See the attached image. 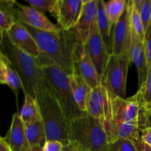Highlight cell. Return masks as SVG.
I'll list each match as a JSON object with an SVG mask.
<instances>
[{"label": "cell", "mask_w": 151, "mask_h": 151, "mask_svg": "<svg viewBox=\"0 0 151 151\" xmlns=\"http://www.w3.org/2000/svg\"><path fill=\"white\" fill-rule=\"evenodd\" d=\"M23 24V23H22ZM33 36L41 50L68 75L73 73V50L78 41L69 31L60 29L48 32L36 29L23 24Z\"/></svg>", "instance_id": "6da1fadb"}, {"label": "cell", "mask_w": 151, "mask_h": 151, "mask_svg": "<svg viewBox=\"0 0 151 151\" xmlns=\"http://www.w3.org/2000/svg\"><path fill=\"white\" fill-rule=\"evenodd\" d=\"M36 60L49 90L59 103L68 121L70 122L81 116L83 112L80 110L75 103L69 75L43 53Z\"/></svg>", "instance_id": "7a4b0ae2"}, {"label": "cell", "mask_w": 151, "mask_h": 151, "mask_svg": "<svg viewBox=\"0 0 151 151\" xmlns=\"http://www.w3.org/2000/svg\"><path fill=\"white\" fill-rule=\"evenodd\" d=\"M0 52L9 59L19 74L24 94L36 100L38 87L44 79L36 59L13 44L7 32L0 31Z\"/></svg>", "instance_id": "3957f363"}, {"label": "cell", "mask_w": 151, "mask_h": 151, "mask_svg": "<svg viewBox=\"0 0 151 151\" xmlns=\"http://www.w3.org/2000/svg\"><path fill=\"white\" fill-rule=\"evenodd\" d=\"M36 100L45 126L47 141H59L63 145L69 143V122L44 79L38 87Z\"/></svg>", "instance_id": "277c9868"}, {"label": "cell", "mask_w": 151, "mask_h": 151, "mask_svg": "<svg viewBox=\"0 0 151 151\" xmlns=\"http://www.w3.org/2000/svg\"><path fill=\"white\" fill-rule=\"evenodd\" d=\"M69 142L82 151H109L106 131L99 119L84 112L69 122Z\"/></svg>", "instance_id": "5b68a950"}, {"label": "cell", "mask_w": 151, "mask_h": 151, "mask_svg": "<svg viewBox=\"0 0 151 151\" xmlns=\"http://www.w3.org/2000/svg\"><path fill=\"white\" fill-rule=\"evenodd\" d=\"M150 116L139 90L134 96L125 99L112 94V124H129L143 131L150 127Z\"/></svg>", "instance_id": "8992f818"}, {"label": "cell", "mask_w": 151, "mask_h": 151, "mask_svg": "<svg viewBox=\"0 0 151 151\" xmlns=\"http://www.w3.org/2000/svg\"><path fill=\"white\" fill-rule=\"evenodd\" d=\"M131 63V55L120 57L113 54L110 55L101 82L116 97L127 98V77Z\"/></svg>", "instance_id": "52a82bcc"}, {"label": "cell", "mask_w": 151, "mask_h": 151, "mask_svg": "<svg viewBox=\"0 0 151 151\" xmlns=\"http://www.w3.org/2000/svg\"><path fill=\"white\" fill-rule=\"evenodd\" d=\"M87 112L101 122L109 142L111 137L112 94L102 82L93 88L87 102Z\"/></svg>", "instance_id": "ba28073f"}, {"label": "cell", "mask_w": 151, "mask_h": 151, "mask_svg": "<svg viewBox=\"0 0 151 151\" xmlns=\"http://www.w3.org/2000/svg\"><path fill=\"white\" fill-rule=\"evenodd\" d=\"M73 73L81 75L88 83L91 88L100 85L102 78L99 75L97 69L89 55L86 44L77 42L74 47Z\"/></svg>", "instance_id": "9c48e42d"}, {"label": "cell", "mask_w": 151, "mask_h": 151, "mask_svg": "<svg viewBox=\"0 0 151 151\" xmlns=\"http://www.w3.org/2000/svg\"><path fill=\"white\" fill-rule=\"evenodd\" d=\"M131 36L132 31L130 23V4L129 1H128V5L125 12L114 28L112 54L119 57L130 55Z\"/></svg>", "instance_id": "30bf717a"}, {"label": "cell", "mask_w": 151, "mask_h": 151, "mask_svg": "<svg viewBox=\"0 0 151 151\" xmlns=\"http://www.w3.org/2000/svg\"><path fill=\"white\" fill-rule=\"evenodd\" d=\"M98 0H83L82 12L76 25L69 32L78 42L86 44L93 26L97 22Z\"/></svg>", "instance_id": "8fae6325"}, {"label": "cell", "mask_w": 151, "mask_h": 151, "mask_svg": "<svg viewBox=\"0 0 151 151\" xmlns=\"http://www.w3.org/2000/svg\"><path fill=\"white\" fill-rule=\"evenodd\" d=\"M83 6V0H58L52 11L58 25L66 31H70L76 25Z\"/></svg>", "instance_id": "7c38bea8"}, {"label": "cell", "mask_w": 151, "mask_h": 151, "mask_svg": "<svg viewBox=\"0 0 151 151\" xmlns=\"http://www.w3.org/2000/svg\"><path fill=\"white\" fill-rule=\"evenodd\" d=\"M86 46L100 78H103L111 54L108 52L97 27V22L93 26Z\"/></svg>", "instance_id": "4fadbf2b"}, {"label": "cell", "mask_w": 151, "mask_h": 151, "mask_svg": "<svg viewBox=\"0 0 151 151\" xmlns=\"http://www.w3.org/2000/svg\"><path fill=\"white\" fill-rule=\"evenodd\" d=\"M16 7L19 21L24 24L36 29L48 32H56L63 29L58 24H55L50 22L42 11L35 7L23 5L17 1Z\"/></svg>", "instance_id": "5bb4252c"}, {"label": "cell", "mask_w": 151, "mask_h": 151, "mask_svg": "<svg viewBox=\"0 0 151 151\" xmlns=\"http://www.w3.org/2000/svg\"><path fill=\"white\" fill-rule=\"evenodd\" d=\"M13 44L29 54L35 59H38L41 52L30 32L22 22H16L7 32Z\"/></svg>", "instance_id": "9a60e30c"}, {"label": "cell", "mask_w": 151, "mask_h": 151, "mask_svg": "<svg viewBox=\"0 0 151 151\" xmlns=\"http://www.w3.org/2000/svg\"><path fill=\"white\" fill-rule=\"evenodd\" d=\"M3 138L10 146L12 151H27L30 148L27 139L25 125L19 112L13 115L10 128Z\"/></svg>", "instance_id": "2e32d148"}, {"label": "cell", "mask_w": 151, "mask_h": 151, "mask_svg": "<svg viewBox=\"0 0 151 151\" xmlns=\"http://www.w3.org/2000/svg\"><path fill=\"white\" fill-rule=\"evenodd\" d=\"M131 62L135 65L138 74V88L139 89L147 79V66L144 41L132 32L131 46Z\"/></svg>", "instance_id": "e0dca14e"}, {"label": "cell", "mask_w": 151, "mask_h": 151, "mask_svg": "<svg viewBox=\"0 0 151 151\" xmlns=\"http://www.w3.org/2000/svg\"><path fill=\"white\" fill-rule=\"evenodd\" d=\"M0 83L6 85L14 93L18 106L19 90H23L22 80L9 59L0 52Z\"/></svg>", "instance_id": "ac0fdd59"}, {"label": "cell", "mask_w": 151, "mask_h": 151, "mask_svg": "<svg viewBox=\"0 0 151 151\" xmlns=\"http://www.w3.org/2000/svg\"><path fill=\"white\" fill-rule=\"evenodd\" d=\"M69 79L75 103L81 111L87 112V102L92 88L81 75L72 74Z\"/></svg>", "instance_id": "d6986e66"}, {"label": "cell", "mask_w": 151, "mask_h": 151, "mask_svg": "<svg viewBox=\"0 0 151 151\" xmlns=\"http://www.w3.org/2000/svg\"><path fill=\"white\" fill-rule=\"evenodd\" d=\"M106 1L103 0H98V10H97V24L99 32L101 35L104 44L107 48L109 54H112L113 49V32L111 29L112 25L109 22L105 9Z\"/></svg>", "instance_id": "ffe728a7"}, {"label": "cell", "mask_w": 151, "mask_h": 151, "mask_svg": "<svg viewBox=\"0 0 151 151\" xmlns=\"http://www.w3.org/2000/svg\"><path fill=\"white\" fill-rule=\"evenodd\" d=\"M16 1L1 0L0 1V31L7 32L10 28L19 22Z\"/></svg>", "instance_id": "44dd1931"}, {"label": "cell", "mask_w": 151, "mask_h": 151, "mask_svg": "<svg viewBox=\"0 0 151 151\" xmlns=\"http://www.w3.org/2000/svg\"><path fill=\"white\" fill-rule=\"evenodd\" d=\"M25 131L29 147L44 145L47 142V135L42 119L25 125Z\"/></svg>", "instance_id": "7402d4cb"}, {"label": "cell", "mask_w": 151, "mask_h": 151, "mask_svg": "<svg viewBox=\"0 0 151 151\" xmlns=\"http://www.w3.org/2000/svg\"><path fill=\"white\" fill-rule=\"evenodd\" d=\"M19 114L25 125L42 119L38 102L27 94H24V101Z\"/></svg>", "instance_id": "603a6c76"}, {"label": "cell", "mask_w": 151, "mask_h": 151, "mask_svg": "<svg viewBox=\"0 0 151 151\" xmlns=\"http://www.w3.org/2000/svg\"><path fill=\"white\" fill-rule=\"evenodd\" d=\"M128 5L125 0H110L105 4L106 13L112 26H115Z\"/></svg>", "instance_id": "cb8c5ba5"}, {"label": "cell", "mask_w": 151, "mask_h": 151, "mask_svg": "<svg viewBox=\"0 0 151 151\" xmlns=\"http://www.w3.org/2000/svg\"><path fill=\"white\" fill-rule=\"evenodd\" d=\"M130 4V23H131V31L137 34L142 41H144L145 30L141 16L138 9L134 4L133 0H128Z\"/></svg>", "instance_id": "d4e9b609"}, {"label": "cell", "mask_w": 151, "mask_h": 151, "mask_svg": "<svg viewBox=\"0 0 151 151\" xmlns=\"http://www.w3.org/2000/svg\"><path fill=\"white\" fill-rule=\"evenodd\" d=\"M141 16L145 32L151 24V0H133Z\"/></svg>", "instance_id": "484cf974"}, {"label": "cell", "mask_w": 151, "mask_h": 151, "mask_svg": "<svg viewBox=\"0 0 151 151\" xmlns=\"http://www.w3.org/2000/svg\"><path fill=\"white\" fill-rule=\"evenodd\" d=\"M109 151H139V149L136 142L120 139L109 144Z\"/></svg>", "instance_id": "4316f807"}, {"label": "cell", "mask_w": 151, "mask_h": 151, "mask_svg": "<svg viewBox=\"0 0 151 151\" xmlns=\"http://www.w3.org/2000/svg\"><path fill=\"white\" fill-rule=\"evenodd\" d=\"M138 90L141 92L142 98L145 106L151 113V69L148 72L145 83Z\"/></svg>", "instance_id": "83f0119b"}, {"label": "cell", "mask_w": 151, "mask_h": 151, "mask_svg": "<svg viewBox=\"0 0 151 151\" xmlns=\"http://www.w3.org/2000/svg\"><path fill=\"white\" fill-rule=\"evenodd\" d=\"M32 7L41 11H47L51 13L57 4L58 0H26Z\"/></svg>", "instance_id": "f1b7e54d"}, {"label": "cell", "mask_w": 151, "mask_h": 151, "mask_svg": "<svg viewBox=\"0 0 151 151\" xmlns=\"http://www.w3.org/2000/svg\"><path fill=\"white\" fill-rule=\"evenodd\" d=\"M144 44L145 48L146 58H147V72H149L151 69V24L145 32Z\"/></svg>", "instance_id": "f546056e"}, {"label": "cell", "mask_w": 151, "mask_h": 151, "mask_svg": "<svg viewBox=\"0 0 151 151\" xmlns=\"http://www.w3.org/2000/svg\"><path fill=\"white\" fill-rule=\"evenodd\" d=\"M63 145L59 141H47L43 146V151H62Z\"/></svg>", "instance_id": "4dcf8cb0"}, {"label": "cell", "mask_w": 151, "mask_h": 151, "mask_svg": "<svg viewBox=\"0 0 151 151\" xmlns=\"http://www.w3.org/2000/svg\"><path fill=\"white\" fill-rule=\"evenodd\" d=\"M141 139L145 143L151 147V127L146 128L142 131Z\"/></svg>", "instance_id": "1f68e13d"}, {"label": "cell", "mask_w": 151, "mask_h": 151, "mask_svg": "<svg viewBox=\"0 0 151 151\" xmlns=\"http://www.w3.org/2000/svg\"><path fill=\"white\" fill-rule=\"evenodd\" d=\"M136 142H137L139 151H151V147H150V146H149L148 145L146 144V143H145L142 140L141 138L139 140H137Z\"/></svg>", "instance_id": "d6a6232c"}, {"label": "cell", "mask_w": 151, "mask_h": 151, "mask_svg": "<svg viewBox=\"0 0 151 151\" xmlns=\"http://www.w3.org/2000/svg\"><path fill=\"white\" fill-rule=\"evenodd\" d=\"M62 151H82L79 147L75 144L72 142L68 143L66 145H63V150Z\"/></svg>", "instance_id": "836d02e7"}, {"label": "cell", "mask_w": 151, "mask_h": 151, "mask_svg": "<svg viewBox=\"0 0 151 151\" xmlns=\"http://www.w3.org/2000/svg\"><path fill=\"white\" fill-rule=\"evenodd\" d=\"M0 151H12L10 146L3 137L0 138Z\"/></svg>", "instance_id": "e575fe53"}, {"label": "cell", "mask_w": 151, "mask_h": 151, "mask_svg": "<svg viewBox=\"0 0 151 151\" xmlns=\"http://www.w3.org/2000/svg\"><path fill=\"white\" fill-rule=\"evenodd\" d=\"M27 151H43V146H37V147H30Z\"/></svg>", "instance_id": "d590c367"}]
</instances>
